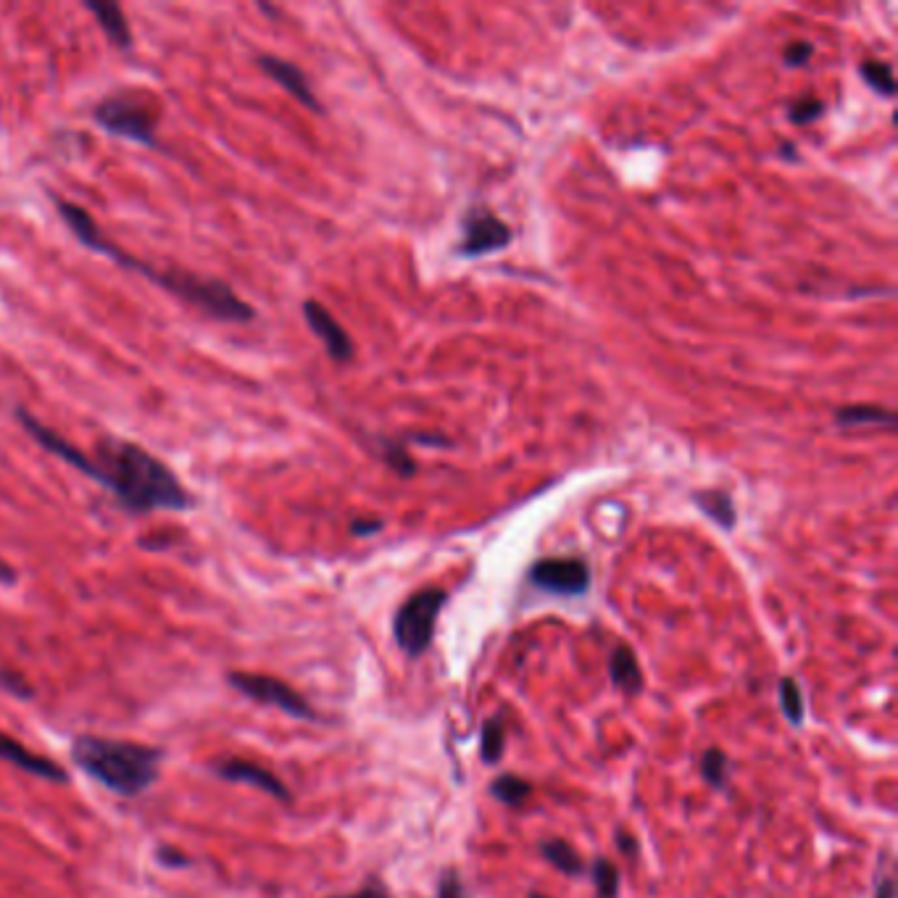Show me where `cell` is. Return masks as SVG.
<instances>
[{
  "label": "cell",
  "instance_id": "1",
  "mask_svg": "<svg viewBox=\"0 0 898 898\" xmlns=\"http://www.w3.org/2000/svg\"><path fill=\"white\" fill-rule=\"evenodd\" d=\"M19 424L35 437L43 451L62 458L71 469L82 472L90 480L101 483L111 490L117 503L130 514H153V511H188L192 509V496L185 488L177 472L164 464L162 458L135 441H119V437H103L96 445L92 456L79 451L75 443L66 441L48 424L40 422L30 411L19 406Z\"/></svg>",
  "mask_w": 898,
  "mask_h": 898
},
{
  "label": "cell",
  "instance_id": "2",
  "mask_svg": "<svg viewBox=\"0 0 898 898\" xmlns=\"http://www.w3.org/2000/svg\"><path fill=\"white\" fill-rule=\"evenodd\" d=\"M56 203L58 217L69 224L71 235L77 237L85 248H90L92 254H101L111 262L122 266V269L137 271L140 277L151 279L153 285L164 288L166 292L179 298V301L190 303L192 309L203 311L206 317L217 319V322H230V324H248L256 319V309L251 303H245L235 290L230 288L224 279L217 277H201L192 275V271L182 269H158V266L140 262L130 254V251L119 248V245L106 237V232L98 228L96 219L90 217V211H85L82 206L64 201V198H53Z\"/></svg>",
  "mask_w": 898,
  "mask_h": 898
},
{
  "label": "cell",
  "instance_id": "3",
  "mask_svg": "<svg viewBox=\"0 0 898 898\" xmlns=\"http://www.w3.org/2000/svg\"><path fill=\"white\" fill-rule=\"evenodd\" d=\"M71 760L103 788L119 796H137L158 780L164 754L140 743L82 735L71 743Z\"/></svg>",
  "mask_w": 898,
  "mask_h": 898
},
{
  "label": "cell",
  "instance_id": "4",
  "mask_svg": "<svg viewBox=\"0 0 898 898\" xmlns=\"http://www.w3.org/2000/svg\"><path fill=\"white\" fill-rule=\"evenodd\" d=\"M92 122L109 135L132 140L145 148L158 151V106L137 92H111L92 109Z\"/></svg>",
  "mask_w": 898,
  "mask_h": 898
},
{
  "label": "cell",
  "instance_id": "5",
  "mask_svg": "<svg viewBox=\"0 0 898 898\" xmlns=\"http://www.w3.org/2000/svg\"><path fill=\"white\" fill-rule=\"evenodd\" d=\"M445 598L448 596L441 588H424L398 609L396 620H392V635H396V643L401 645L403 654H409L411 658L428 654Z\"/></svg>",
  "mask_w": 898,
  "mask_h": 898
},
{
  "label": "cell",
  "instance_id": "6",
  "mask_svg": "<svg viewBox=\"0 0 898 898\" xmlns=\"http://www.w3.org/2000/svg\"><path fill=\"white\" fill-rule=\"evenodd\" d=\"M228 680L232 688H237L254 701L264 703V707H275L285 714L298 717V720H314V709L306 698L292 690L285 680H277L271 675H262V672H230Z\"/></svg>",
  "mask_w": 898,
  "mask_h": 898
},
{
  "label": "cell",
  "instance_id": "7",
  "mask_svg": "<svg viewBox=\"0 0 898 898\" xmlns=\"http://www.w3.org/2000/svg\"><path fill=\"white\" fill-rule=\"evenodd\" d=\"M530 583L556 596H583L590 588V569L583 558H543L532 564Z\"/></svg>",
  "mask_w": 898,
  "mask_h": 898
},
{
  "label": "cell",
  "instance_id": "8",
  "mask_svg": "<svg viewBox=\"0 0 898 898\" xmlns=\"http://www.w3.org/2000/svg\"><path fill=\"white\" fill-rule=\"evenodd\" d=\"M511 241V232L501 219H496L494 214H485V211H472L464 222V241L458 245L464 256H480L488 254V251L503 248Z\"/></svg>",
  "mask_w": 898,
  "mask_h": 898
},
{
  "label": "cell",
  "instance_id": "9",
  "mask_svg": "<svg viewBox=\"0 0 898 898\" xmlns=\"http://www.w3.org/2000/svg\"><path fill=\"white\" fill-rule=\"evenodd\" d=\"M303 317L306 324H309L311 332L324 343V348H328V354L335 358V362H348V358L354 356V343H351L348 332L341 328V322H337L322 303L306 301Z\"/></svg>",
  "mask_w": 898,
  "mask_h": 898
},
{
  "label": "cell",
  "instance_id": "10",
  "mask_svg": "<svg viewBox=\"0 0 898 898\" xmlns=\"http://www.w3.org/2000/svg\"><path fill=\"white\" fill-rule=\"evenodd\" d=\"M256 64L266 77L275 79L279 88H282L285 92H290L298 103H303L306 109H311V111H319V101L301 66H296L292 62H285V58H279V56H269V53L258 56Z\"/></svg>",
  "mask_w": 898,
  "mask_h": 898
},
{
  "label": "cell",
  "instance_id": "11",
  "mask_svg": "<svg viewBox=\"0 0 898 898\" xmlns=\"http://www.w3.org/2000/svg\"><path fill=\"white\" fill-rule=\"evenodd\" d=\"M214 769H217L219 777H224V780L256 785L258 790H266V794L279 798V801H290L288 785L279 780L277 775H271L269 769H264L262 764L248 762V760H237V756H232V760L217 762Z\"/></svg>",
  "mask_w": 898,
  "mask_h": 898
},
{
  "label": "cell",
  "instance_id": "12",
  "mask_svg": "<svg viewBox=\"0 0 898 898\" xmlns=\"http://www.w3.org/2000/svg\"><path fill=\"white\" fill-rule=\"evenodd\" d=\"M0 760L13 764V767L26 772V775L43 777V780H56V783L66 780V772L62 764L48 760V756L35 754V751L26 749L24 743H19L16 738H11L5 733H0Z\"/></svg>",
  "mask_w": 898,
  "mask_h": 898
},
{
  "label": "cell",
  "instance_id": "13",
  "mask_svg": "<svg viewBox=\"0 0 898 898\" xmlns=\"http://www.w3.org/2000/svg\"><path fill=\"white\" fill-rule=\"evenodd\" d=\"M85 9L98 19V26H101L111 45H117L119 51L132 48V30L122 5L114 3V0H85Z\"/></svg>",
  "mask_w": 898,
  "mask_h": 898
},
{
  "label": "cell",
  "instance_id": "14",
  "mask_svg": "<svg viewBox=\"0 0 898 898\" xmlns=\"http://www.w3.org/2000/svg\"><path fill=\"white\" fill-rule=\"evenodd\" d=\"M609 675H611V683H614L617 688L628 696H638L645 685L643 669H641V664H638V658L630 645H617L614 654H611L609 658Z\"/></svg>",
  "mask_w": 898,
  "mask_h": 898
},
{
  "label": "cell",
  "instance_id": "15",
  "mask_svg": "<svg viewBox=\"0 0 898 898\" xmlns=\"http://www.w3.org/2000/svg\"><path fill=\"white\" fill-rule=\"evenodd\" d=\"M541 854H543L545 862L554 864V867L562 869L564 875L577 877V875L585 873V862L580 860V854H577V851L572 849L567 841H558V838H554V841H543L541 843Z\"/></svg>",
  "mask_w": 898,
  "mask_h": 898
},
{
  "label": "cell",
  "instance_id": "16",
  "mask_svg": "<svg viewBox=\"0 0 898 898\" xmlns=\"http://www.w3.org/2000/svg\"><path fill=\"white\" fill-rule=\"evenodd\" d=\"M490 794H494V798H498L501 803H507V807L517 809L530 798L532 785L517 775H498L496 780L490 783Z\"/></svg>",
  "mask_w": 898,
  "mask_h": 898
},
{
  "label": "cell",
  "instance_id": "17",
  "mask_svg": "<svg viewBox=\"0 0 898 898\" xmlns=\"http://www.w3.org/2000/svg\"><path fill=\"white\" fill-rule=\"evenodd\" d=\"M507 749V728H503L501 717H494L483 724L480 733V756L485 764H498Z\"/></svg>",
  "mask_w": 898,
  "mask_h": 898
},
{
  "label": "cell",
  "instance_id": "18",
  "mask_svg": "<svg viewBox=\"0 0 898 898\" xmlns=\"http://www.w3.org/2000/svg\"><path fill=\"white\" fill-rule=\"evenodd\" d=\"M896 422V417L886 409H875V406H856V409H843L838 411V424H846V428H854V424H890Z\"/></svg>",
  "mask_w": 898,
  "mask_h": 898
},
{
  "label": "cell",
  "instance_id": "19",
  "mask_svg": "<svg viewBox=\"0 0 898 898\" xmlns=\"http://www.w3.org/2000/svg\"><path fill=\"white\" fill-rule=\"evenodd\" d=\"M696 501L701 503V509L707 511L711 519H717V522L722 524V528H733L735 524V511H733V503H730V498L720 494V490H709V494H701L696 496Z\"/></svg>",
  "mask_w": 898,
  "mask_h": 898
},
{
  "label": "cell",
  "instance_id": "20",
  "mask_svg": "<svg viewBox=\"0 0 898 898\" xmlns=\"http://www.w3.org/2000/svg\"><path fill=\"white\" fill-rule=\"evenodd\" d=\"M701 775L711 788L724 790V785H728V756H724V751L709 749L701 756Z\"/></svg>",
  "mask_w": 898,
  "mask_h": 898
},
{
  "label": "cell",
  "instance_id": "21",
  "mask_svg": "<svg viewBox=\"0 0 898 898\" xmlns=\"http://www.w3.org/2000/svg\"><path fill=\"white\" fill-rule=\"evenodd\" d=\"M780 707H783L785 720H788L790 724H796L798 728V724L803 722V696L794 677H785V680L780 683Z\"/></svg>",
  "mask_w": 898,
  "mask_h": 898
},
{
  "label": "cell",
  "instance_id": "22",
  "mask_svg": "<svg viewBox=\"0 0 898 898\" xmlns=\"http://www.w3.org/2000/svg\"><path fill=\"white\" fill-rule=\"evenodd\" d=\"M594 883H596L598 896L617 898V894H620V869H617L609 860H596L594 862Z\"/></svg>",
  "mask_w": 898,
  "mask_h": 898
},
{
  "label": "cell",
  "instance_id": "23",
  "mask_svg": "<svg viewBox=\"0 0 898 898\" xmlns=\"http://www.w3.org/2000/svg\"><path fill=\"white\" fill-rule=\"evenodd\" d=\"M862 75L864 79L869 82V88H875L877 92H883V96H894L896 90V79H894V71H890L888 64L883 62H867L862 66Z\"/></svg>",
  "mask_w": 898,
  "mask_h": 898
},
{
  "label": "cell",
  "instance_id": "24",
  "mask_svg": "<svg viewBox=\"0 0 898 898\" xmlns=\"http://www.w3.org/2000/svg\"><path fill=\"white\" fill-rule=\"evenodd\" d=\"M820 114H822V103L817 101V98H801V101H796L794 109H790V119H794L796 124L814 122Z\"/></svg>",
  "mask_w": 898,
  "mask_h": 898
},
{
  "label": "cell",
  "instance_id": "25",
  "mask_svg": "<svg viewBox=\"0 0 898 898\" xmlns=\"http://www.w3.org/2000/svg\"><path fill=\"white\" fill-rule=\"evenodd\" d=\"M437 898H467V890L462 886V877L454 869H445L441 883H437Z\"/></svg>",
  "mask_w": 898,
  "mask_h": 898
},
{
  "label": "cell",
  "instance_id": "26",
  "mask_svg": "<svg viewBox=\"0 0 898 898\" xmlns=\"http://www.w3.org/2000/svg\"><path fill=\"white\" fill-rule=\"evenodd\" d=\"M811 56V45L809 43H794L785 48V62L790 66H801L807 64V58Z\"/></svg>",
  "mask_w": 898,
  "mask_h": 898
},
{
  "label": "cell",
  "instance_id": "27",
  "mask_svg": "<svg viewBox=\"0 0 898 898\" xmlns=\"http://www.w3.org/2000/svg\"><path fill=\"white\" fill-rule=\"evenodd\" d=\"M341 898H390V896H388V890L380 886V883H369L367 888L356 890V894H351V896H341Z\"/></svg>",
  "mask_w": 898,
  "mask_h": 898
},
{
  "label": "cell",
  "instance_id": "28",
  "mask_svg": "<svg viewBox=\"0 0 898 898\" xmlns=\"http://www.w3.org/2000/svg\"><path fill=\"white\" fill-rule=\"evenodd\" d=\"M617 846H620V851H624V854L630 856V860H635L638 856V841L633 835L630 833H620L617 835Z\"/></svg>",
  "mask_w": 898,
  "mask_h": 898
},
{
  "label": "cell",
  "instance_id": "29",
  "mask_svg": "<svg viewBox=\"0 0 898 898\" xmlns=\"http://www.w3.org/2000/svg\"><path fill=\"white\" fill-rule=\"evenodd\" d=\"M875 898H896V883L894 877H883L875 888Z\"/></svg>",
  "mask_w": 898,
  "mask_h": 898
},
{
  "label": "cell",
  "instance_id": "30",
  "mask_svg": "<svg viewBox=\"0 0 898 898\" xmlns=\"http://www.w3.org/2000/svg\"><path fill=\"white\" fill-rule=\"evenodd\" d=\"M383 528V522H362V519H356L354 524H351V532L354 535H372V532H377Z\"/></svg>",
  "mask_w": 898,
  "mask_h": 898
},
{
  "label": "cell",
  "instance_id": "31",
  "mask_svg": "<svg viewBox=\"0 0 898 898\" xmlns=\"http://www.w3.org/2000/svg\"><path fill=\"white\" fill-rule=\"evenodd\" d=\"M530 898H548V896H543V894H530Z\"/></svg>",
  "mask_w": 898,
  "mask_h": 898
}]
</instances>
